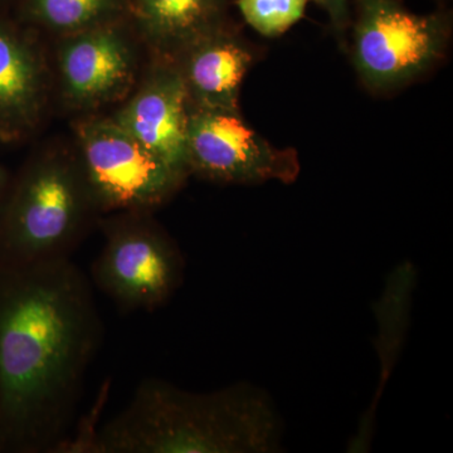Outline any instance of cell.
Here are the masks:
<instances>
[{"mask_svg":"<svg viewBox=\"0 0 453 453\" xmlns=\"http://www.w3.org/2000/svg\"><path fill=\"white\" fill-rule=\"evenodd\" d=\"M100 336L71 259L0 271V453L61 449Z\"/></svg>","mask_w":453,"mask_h":453,"instance_id":"6da1fadb","label":"cell"},{"mask_svg":"<svg viewBox=\"0 0 453 453\" xmlns=\"http://www.w3.org/2000/svg\"><path fill=\"white\" fill-rule=\"evenodd\" d=\"M281 434L273 401L250 384L193 393L146 380L121 413L71 447L98 453H268L279 451Z\"/></svg>","mask_w":453,"mask_h":453,"instance_id":"7a4b0ae2","label":"cell"},{"mask_svg":"<svg viewBox=\"0 0 453 453\" xmlns=\"http://www.w3.org/2000/svg\"><path fill=\"white\" fill-rule=\"evenodd\" d=\"M97 213L79 157L38 154L12 183L0 216V271L71 259Z\"/></svg>","mask_w":453,"mask_h":453,"instance_id":"3957f363","label":"cell"},{"mask_svg":"<svg viewBox=\"0 0 453 453\" xmlns=\"http://www.w3.org/2000/svg\"><path fill=\"white\" fill-rule=\"evenodd\" d=\"M452 29L449 7L418 14L404 0H351V61L372 91L399 88L442 61Z\"/></svg>","mask_w":453,"mask_h":453,"instance_id":"277c9868","label":"cell"},{"mask_svg":"<svg viewBox=\"0 0 453 453\" xmlns=\"http://www.w3.org/2000/svg\"><path fill=\"white\" fill-rule=\"evenodd\" d=\"M105 243L92 279L125 311H151L178 290L184 258L149 211H120L103 222Z\"/></svg>","mask_w":453,"mask_h":453,"instance_id":"5b68a950","label":"cell"},{"mask_svg":"<svg viewBox=\"0 0 453 453\" xmlns=\"http://www.w3.org/2000/svg\"><path fill=\"white\" fill-rule=\"evenodd\" d=\"M79 162L100 213L149 211L162 207L186 181L111 118L77 122Z\"/></svg>","mask_w":453,"mask_h":453,"instance_id":"8992f818","label":"cell"},{"mask_svg":"<svg viewBox=\"0 0 453 453\" xmlns=\"http://www.w3.org/2000/svg\"><path fill=\"white\" fill-rule=\"evenodd\" d=\"M187 155L190 174L226 184L296 180L299 155L277 148L246 124L240 111L189 106Z\"/></svg>","mask_w":453,"mask_h":453,"instance_id":"52a82bcc","label":"cell"},{"mask_svg":"<svg viewBox=\"0 0 453 453\" xmlns=\"http://www.w3.org/2000/svg\"><path fill=\"white\" fill-rule=\"evenodd\" d=\"M65 105L96 109L120 100L135 85L138 56L120 20L64 35L57 50Z\"/></svg>","mask_w":453,"mask_h":453,"instance_id":"ba28073f","label":"cell"},{"mask_svg":"<svg viewBox=\"0 0 453 453\" xmlns=\"http://www.w3.org/2000/svg\"><path fill=\"white\" fill-rule=\"evenodd\" d=\"M188 111L189 101L177 61L159 56L111 119L148 150L189 177Z\"/></svg>","mask_w":453,"mask_h":453,"instance_id":"9c48e42d","label":"cell"},{"mask_svg":"<svg viewBox=\"0 0 453 453\" xmlns=\"http://www.w3.org/2000/svg\"><path fill=\"white\" fill-rule=\"evenodd\" d=\"M189 106L240 111V94L255 53L228 25L219 27L181 50L175 58Z\"/></svg>","mask_w":453,"mask_h":453,"instance_id":"30bf717a","label":"cell"},{"mask_svg":"<svg viewBox=\"0 0 453 453\" xmlns=\"http://www.w3.org/2000/svg\"><path fill=\"white\" fill-rule=\"evenodd\" d=\"M46 83L35 42L0 23V140L16 142L35 129L46 104Z\"/></svg>","mask_w":453,"mask_h":453,"instance_id":"8fae6325","label":"cell"},{"mask_svg":"<svg viewBox=\"0 0 453 453\" xmlns=\"http://www.w3.org/2000/svg\"><path fill=\"white\" fill-rule=\"evenodd\" d=\"M231 0H127L142 38L159 56L175 59L193 42L226 23Z\"/></svg>","mask_w":453,"mask_h":453,"instance_id":"7c38bea8","label":"cell"},{"mask_svg":"<svg viewBox=\"0 0 453 453\" xmlns=\"http://www.w3.org/2000/svg\"><path fill=\"white\" fill-rule=\"evenodd\" d=\"M127 0H25L27 22L67 35L120 20Z\"/></svg>","mask_w":453,"mask_h":453,"instance_id":"4fadbf2b","label":"cell"},{"mask_svg":"<svg viewBox=\"0 0 453 453\" xmlns=\"http://www.w3.org/2000/svg\"><path fill=\"white\" fill-rule=\"evenodd\" d=\"M310 0H237L247 25L264 37L275 38L305 16Z\"/></svg>","mask_w":453,"mask_h":453,"instance_id":"5bb4252c","label":"cell"},{"mask_svg":"<svg viewBox=\"0 0 453 453\" xmlns=\"http://www.w3.org/2000/svg\"><path fill=\"white\" fill-rule=\"evenodd\" d=\"M319 5L327 18L342 44L347 41L351 23V0H311Z\"/></svg>","mask_w":453,"mask_h":453,"instance_id":"9a60e30c","label":"cell"},{"mask_svg":"<svg viewBox=\"0 0 453 453\" xmlns=\"http://www.w3.org/2000/svg\"><path fill=\"white\" fill-rule=\"evenodd\" d=\"M12 181L7 170L0 165V216H2L3 208L7 202L9 190H11Z\"/></svg>","mask_w":453,"mask_h":453,"instance_id":"2e32d148","label":"cell"},{"mask_svg":"<svg viewBox=\"0 0 453 453\" xmlns=\"http://www.w3.org/2000/svg\"><path fill=\"white\" fill-rule=\"evenodd\" d=\"M438 3V7H449V3H451V0H436Z\"/></svg>","mask_w":453,"mask_h":453,"instance_id":"e0dca14e","label":"cell"}]
</instances>
